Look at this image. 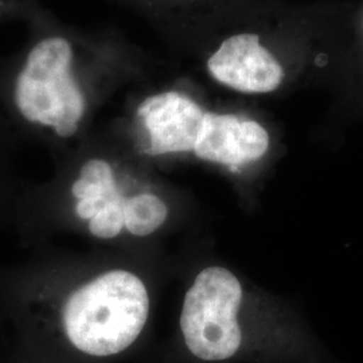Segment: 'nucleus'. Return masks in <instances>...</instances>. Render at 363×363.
I'll return each instance as SVG.
<instances>
[{
    "mask_svg": "<svg viewBox=\"0 0 363 363\" xmlns=\"http://www.w3.org/2000/svg\"><path fill=\"white\" fill-rule=\"evenodd\" d=\"M28 23L23 49L0 64V99L22 125L73 139L94 94L136 74L138 61L123 42L60 26L43 11Z\"/></svg>",
    "mask_w": 363,
    "mask_h": 363,
    "instance_id": "nucleus-1",
    "label": "nucleus"
},
{
    "mask_svg": "<svg viewBox=\"0 0 363 363\" xmlns=\"http://www.w3.org/2000/svg\"><path fill=\"white\" fill-rule=\"evenodd\" d=\"M135 116L147 155H193L240 172L261 162L272 145L269 130L257 118L208 109L184 89L145 96Z\"/></svg>",
    "mask_w": 363,
    "mask_h": 363,
    "instance_id": "nucleus-2",
    "label": "nucleus"
},
{
    "mask_svg": "<svg viewBox=\"0 0 363 363\" xmlns=\"http://www.w3.org/2000/svg\"><path fill=\"white\" fill-rule=\"evenodd\" d=\"M208 38L203 67L208 78L228 91L267 96L320 72L327 55L311 33L284 22L244 19L220 23Z\"/></svg>",
    "mask_w": 363,
    "mask_h": 363,
    "instance_id": "nucleus-3",
    "label": "nucleus"
},
{
    "mask_svg": "<svg viewBox=\"0 0 363 363\" xmlns=\"http://www.w3.org/2000/svg\"><path fill=\"white\" fill-rule=\"evenodd\" d=\"M151 301L143 279L127 269L99 273L69 294L61 306L52 337L72 358L113 359L143 335Z\"/></svg>",
    "mask_w": 363,
    "mask_h": 363,
    "instance_id": "nucleus-4",
    "label": "nucleus"
},
{
    "mask_svg": "<svg viewBox=\"0 0 363 363\" xmlns=\"http://www.w3.org/2000/svg\"><path fill=\"white\" fill-rule=\"evenodd\" d=\"M242 306L244 288L232 271L218 265L202 269L183 298L179 330L186 351L206 363L242 355L247 349Z\"/></svg>",
    "mask_w": 363,
    "mask_h": 363,
    "instance_id": "nucleus-5",
    "label": "nucleus"
},
{
    "mask_svg": "<svg viewBox=\"0 0 363 363\" xmlns=\"http://www.w3.org/2000/svg\"><path fill=\"white\" fill-rule=\"evenodd\" d=\"M74 213L88 223L89 233L100 240L116 238L124 230L130 196H124L111 162L101 156L86 159L72 183Z\"/></svg>",
    "mask_w": 363,
    "mask_h": 363,
    "instance_id": "nucleus-6",
    "label": "nucleus"
},
{
    "mask_svg": "<svg viewBox=\"0 0 363 363\" xmlns=\"http://www.w3.org/2000/svg\"><path fill=\"white\" fill-rule=\"evenodd\" d=\"M167 203L154 193L130 196L125 210L124 230L133 237H148L159 230L169 218Z\"/></svg>",
    "mask_w": 363,
    "mask_h": 363,
    "instance_id": "nucleus-7",
    "label": "nucleus"
},
{
    "mask_svg": "<svg viewBox=\"0 0 363 363\" xmlns=\"http://www.w3.org/2000/svg\"><path fill=\"white\" fill-rule=\"evenodd\" d=\"M147 6H159L166 10H183V16H191L193 21L206 19L229 7V0H143Z\"/></svg>",
    "mask_w": 363,
    "mask_h": 363,
    "instance_id": "nucleus-8",
    "label": "nucleus"
},
{
    "mask_svg": "<svg viewBox=\"0 0 363 363\" xmlns=\"http://www.w3.org/2000/svg\"><path fill=\"white\" fill-rule=\"evenodd\" d=\"M40 11L37 0H0V22L10 19L30 22Z\"/></svg>",
    "mask_w": 363,
    "mask_h": 363,
    "instance_id": "nucleus-9",
    "label": "nucleus"
},
{
    "mask_svg": "<svg viewBox=\"0 0 363 363\" xmlns=\"http://www.w3.org/2000/svg\"><path fill=\"white\" fill-rule=\"evenodd\" d=\"M358 43H359V50H361V60L363 62V13L358 23Z\"/></svg>",
    "mask_w": 363,
    "mask_h": 363,
    "instance_id": "nucleus-10",
    "label": "nucleus"
}]
</instances>
